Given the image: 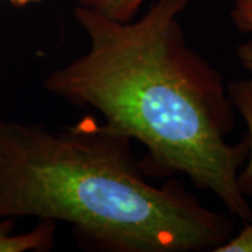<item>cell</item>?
Returning <instances> with one entry per match:
<instances>
[{
  "mask_svg": "<svg viewBox=\"0 0 252 252\" xmlns=\"http://www.w3.org/2000/svg\"><path fill=\"white\" fill-rule=\"evenodd\" d=\"M190 0H157L137 21H118L76 4L89 49L49 73L45 90L91 107L105 124L146 147L147 177L187 175L247 223L252 209L238 187L248 136L230 144L234 105L221 73L192 49L181 26Z\"/></svg>",
  "mask_w": 252,
  "mask_h": 252,
  "instance_id": "cell-1",
  "label": "cell"
},
{
  "mask_svg": "<svg viewBox=\"0 0 252 252\" xmlns=\"http://www.w3.org/2000/svg\"><path fill=\"white\" fill-rule=\"evenodd\" d=\"M72 225L102 252L213 251L234 233L178 181L156 187L132 139L93 117L64 130L0 121V219Z\"/></svg>",
  "mask_w": 252,
  "mask_h": 252,
  "instance_id": "cell-2",
  "label": "cell"
},
{
  "mask_svg": "<svg viewBox=\"0 0 252 252\" xmlns=\"http://www.w3.org/2000/svg\"><path fill=\"white\" fill-rule=\"evenodd\" d=\"M14 219H0V252H45L56 240V223L39 220L32 230L14 234Z\"/></svg>",
  "mask_w": 252,
  "mask_h": 252,
  "instance_id": "cell-3",
  "label": "cell"
},
{
  "mask_svg": "<svg viewBox=\"0 0 252 252\" xmlns=\"http://www.w3.org/2000/svg\"><path fill=\"white\" fill-rule=\"evenodd\" d=\"M228 95L237 112L243 117L248 129V157L244 170L238 174V187L245 196H252V77L247 80H234L227 86Z\"/></svg>",
  "mask_w": 252,
  "mask_h": 252,
  "instance_id": "cell-4",
  "label": "cell"
},
{
  "mask_svg": "<svg viewBox=\"0 0 252 252\" xmlns=\"http://www.w3.org/2000/svg\"><path fill=\"white\" fill-rule=\"evenodd\" d=\"M146 0H77V4L95 10L118 21H130Z\"/></svg>",
  "mask_w": 252,
  "mask_h": 252,
  "instance_id": "cell-5",
  "label": "cell"
},
{
  "mask_svg": "<svg viewBox=\"0 0 252 252\" xmlns=\"http://www.w3.org/2000/svg\"><path fill=\"white\" fill-rule=\"evenodd\" d=\"M230 17L243 34H252V0H233Z\"/></svg>",
  "mask_w": 252,
  "mask_h": 252,
  "instance_id": "cell-6",
  "label": "cell"
},
{
  "mask_svg": "<svg viewBox=\"0 0 252 252\" xmlns=\"http://www.w3.org/2000/svg\"><path fill=\"white\" fill-rule=\"evenodd\" d=\"M241 233L230 237L224 244L217 247L215 252H252V219L244 223Z\"/></svg>",
  "mask_w": 252,
  "mask_h": 252,
  "instance_id": "cell-7",
  "label": "cell"
},
{
  "mask_svg": "<svg viewBox=\"0 0 252 252\" xmlns=\"http://www.w3.org/2000/svg\"><path fill=\"white\" fill-rule=\"evenodd\" d=\"M237 58L244 69L252 74V39L243 42L237 48Z\"/></svg>",
  "mask_w": 252,
  "mask_h": 252,
  "instance_id": "cell-8",
  "label": "cell"
},
{
  "mask_svg": "<svg viewBox=\"0 0 252 252\" xmlns=\"http://www.w3.org/2000/svg\"><path fill=\"white\" fill-rule=\"evenodd\" d=\"M10 4L16 6V7H24V6H28V4H32V3H39L42 0H7Z\"/></svg>",
  "mask_w": 252,
  "mask_h": 252,
  "instance_id": "cell-9",
  "label": "cell"
}]
</instances>
